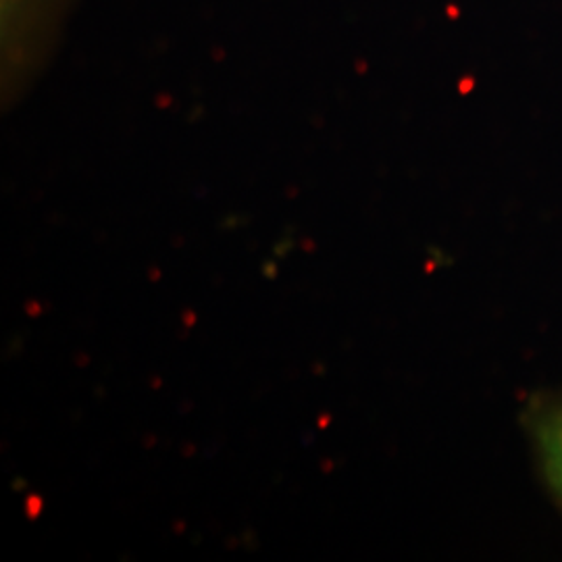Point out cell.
<instances>
[{
	"label": "cell",
	"mask_w": 562,
	"mask_h": 562,
	"mask_svg": "<svg viewBox=\"0 0 562 562\" xmlns=\"http://www.w3.org/2000/svg\"><path fill=\"white\" fill-rule=\"evenodd\" d=\"M536 440L540 446L546 480L562 498V406L538 423Z\"/></svg>",
	"instance_id": "6da1fadb"
}]
</instances>
